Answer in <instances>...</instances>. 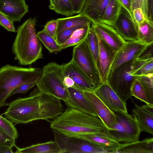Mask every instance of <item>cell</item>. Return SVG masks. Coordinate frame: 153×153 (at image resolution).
Instances as JSON below:
<instances>
[{
  "label": "cell",
  "instance_id": "1",
  "mask_svg": "<svg viewBox=\"0 0 153 153\" xmlns=\"http://www.w3.org/2000/svg\"><path fill=\"white\" fill-rule=\"evenodd\" d=\"M61 100L35 88L28 97L18 98L7 103L3 114L15 125L39 120H54L64 111Z\"/></svg>",
  "mask_w": 153,
  "mask_h": 153
},
{
  "label": "cell",
  "instance_id": "2",
  "mask_svg": "<svg viewBox=\"0 0 153 153\" xmlns=\"http://www.w3.org/2000/svg\"><path fill=\"white\" fill-rule=\"evenodd\" d=\"M50 127L64 135L78 137L107 131L99 117L69 107L51 121Z\"/></svg>",
  "mask_w": 153,
  "mask_h": 153
},
{
  "label": "cell",
  "instance_id": "3",
  "mask_svg": "<svg viewBox=\"0 0 153 153\" xmlns=\"http://www.w3.org/2000/svg\"><path fill=\"white\" fill-rule=\"evenodd\" d=\"M36 22L35 18H30L17 28L12 50L14 59L20 65H30L43 58L42 46L35 28Z\"/></svg>",
  "mask_w": 153,
  "mask_h": 153
},
{
  "label": "cell",
  "instance_id": "4",
  "mask_svg": "<svg viewBox=\"0 0 153 153\" xmlns=\"http://www.w3.org/2000/svg\"><path fill=\"white\" fill-rule=\"evenodd\" d=\"M40 68H27L7 64L0 68V108L7 105L6 101L11 93L20 85L37 82L41 76Z\"/></svg>",
  "mask_w": 153,
  "mask_h": 153
},
{
  "label": "cell",
  "instance_id": "5",
  "mask_svg": "<svg viewBox=\"0 0 153 153\" xmlns=\"http://www.w3.org/2000/svg\"><path fill=\"white\" fill-rule=\"evenodd\" d=\"M42 70V74L36 84L37 88L44 93L66 101L69 94L63 81L62 65L51 62L44 66Z\"/></svg>",
  "mask_w": 153,
  "mask_h": 153
},
{
  "label": "cell",
  "instance_id": "6",
  "mask_svg": "<svg viewBox=\"0 0 153 153\" xmlns=\"http://www.w3.org/2000/svg\"><path fill=\"white\" fill-rule=\"evenodd\" d=\"M137 59L123 63L113 71L111 70L107 83L124 102L131 99V88L133 81L138 76L132 74L138 70Z\"/></svg>",
  "mask_w": 153,
  "mask_h": 153
},
{
  "label": "cell",
  "instance_id": "7",
  "mask_svg": "<svg viewBox=\"0 0 153 153\" xmlns=\"http://www.w3.org/2000/svg\"><path fill=\"white\" fill-rule=\"evenodd\" d=\"M114 112L117 122L111 129H107L108 136L122 143L138 141L141 131L135 116L120 111Z\"/></svg>",
  "mask_w": 153,
  "mask_h": 153
},
{
  "label": "cell",
  "instance_id": "8",
  "mask_svg": "<svg viewBox=\"0 0 153 153\" xmlns=\"http://www.w3.org/2000/svg\"><path fill=\"white\" fill-rule=\"evenodd\" d=\"M71 60L97 88L102 84L96 65L89 48L87 37L74 47Z\"/></svg>",
  "mask_w": 153,
  "mask_h": 153
},
{
  "label": "cell",
  "instance_id": "9",
  "mask_svg": "<svg viewBox=\"0 0 153 153\" xmlns=\"http://www.w3.org/2000/svg\"><path fill=\"white\" fill-rule=\"evenodd\" d=\"M54 140L63 153H112L114 150L97 146L82 138L64 135L52 130Z\"/></svg>",
  "mask_w": 153,
  "mask_h": 153
},
{
  "label": "cell",
  "instance_id": "10",
  "mask_svg": "<svg viewBox=\"0 0 153 153\" xmlns=\"http://www.w3.org/2000/svg\"><path fill=\"white\" fill-rule=\"evenodd\" d=\"M91 24L96 35L115 53L125 45L126 41L113 27L99 21Z\"/></svg>",
  "mask_w": 153,
  "mask_h": 153
},
{
  "label": "cell",
  "instance_id": "11",
  "mask_svg": "<svg viewBox=\"0 0 153 153\" xmlns=\"http://www.w3.org/2000/svg\"><path fill=\"white\" fill-rule=\"evenodd\" d=\"M112 27L125 40H137V25L128 12L122 6Z\"/></svg>",
  "mask_w": 153,
  "mask_h": 153
},
{
  "label": "cell",
  "instance_id": "12",
  "mask_svg": "<svg viewBox=\"0 0 153 153\" xmlns=\"http://www.w3.org/2000/svg\"><path fill=\"white\" fill-rule=\"evenodd\" d=\"M148 45L138 40L126 41L116 53L111 70H114L123 63L137 59Z\"/></svg>",
  "mask_w": 153,
  "mask_h": 153
},
{
  "label": "cell",
  "instance_id": "13",
  "mask_svg": "<svg viewBox=\"0 0 153 153\" xmlns=\"http://www.w3.org/2000/svg\"><path fill=\"white\" fill-rule=\"evenodd\" d=\"M95 112L107 129H111L117 122L114 112L98 97L94 91H83Z\"/></svg>",
  "mask_w": 153,
  "mask_h": 153
},
{
  "label": "cell",
  "instance_id": "14",
  "mask_svg": "<svg viewBox=\"0 0 153 153\" xmlns=\"http://www.w3.org/2000/svg\"><path fill=\"white\" fill-rule=\"evenodd\" d=\"M62 74L71 78L75 88L82 91H94L95 85L71 60L68 63L62 65Z\"/></svg>",
  "mask_w": 153,
  "mask_h": 153
},
{
  "label": "cell",
  "instance_id": "15",
  "mask_svg": "<svg viewBox=\"0 0 153 153\" xmlns=\"http://www.w3.org/2000/svg\"><path fill=\"white\" fill-rule=\"evenodd\" d=\"M97 36L99 42V52L97 67L101 83H107L108 77L116 53Z\"/></svg>",
  "mask_w": 153,
  "mask_h": 153
},
{
  "label": "cell",
  "instance_id": "16",
  "mask_svg": "<svg viewBox=\"0 0 153 153\" xmlns=\"http://www.w3.org/2000/svg\"><path fill=\"white\" fill-rule=\"evenodd\" d=\"M94 91L112 111H120L127 112L126 103L119 98L108 83L102 84Z\"/></svg>",
  "mask_w": 153,
  "mask_h": 153
},
{
  "label": "cell",
  "instance_id": "17",
  "mask_svg": "<svg viewBox=\"0 0 153 153\" xmlns=\"http://www.w3.org/2000/svg\"><path fill=\"white\" fill-rule=\"evenodd\" d=\"M25 0H0V12L13 22H19L28 11Z\"/></svg>",
  "mask_w": 153,
  "mask_h": 153
},
{
  "label": "cell",
  "instance_id": "18",
  "mask_svg": "<svg viewBox=\"0 0 153 153\" xmlns=\"http://www.w3.org/2000/svg\"><path fill=\"white\" fill-rule=\"evenodd\" d=\"M69 97L64 102L68 107L76 109L97 117L95 112L83 91L74 87L67 88Z\"/></svg>",
  "mask_w": 153,
  "mask_h": 153
},
{
  "label": "cell",
  "instance_id": "19",
  "mask_svg": "<svg viewBox=\"0 0 153 153\" xmlns=\"http://www.w3.org/2000/svg\"><path fill=\"white\" fill-rule=\"evenodd\" d=\"M110 0H85L79 13L90 19L92 22L100 21Z\"/></svg>",
  "mask_w": 153,
  "mask_h": 153
},
{
  "label": "cell",
  "instance_id": "20",
  "mask_svg": "<svg viewBox=\"0 0 153 153\" xmlns=\"http://www.w3.org/2000/svg\"><path fill=\"white\" fill-rule=\"evenodd\" d=\"M114 153H153V138L128 143H122Z\"/></svg>",
  "mask_w": 153,
  "mask_h": 153
},
{
  "label": "cell",
  "instance_id": "21",
  "mask_svg": "<svg viewBox=\"0 0 153 153\" xmlns=\"http://www.w3.org/2000/svg\"><path fill=\"white\" fill-rule=\"evenodd\" d=\"M132 100L135 108L131 110L132 114L135 116L141 132L153 135V114L146 111Z\"/></svg>",
  "mask_w": 153,
  "mask_h": 153
},
{
  "label": "cell",
  "instance_id": "22",
  "mask_svg": "<svg viewBox=\"0 0 153 153\" xmlns=\"http://www.w3.org/2000/svg\"><path fill=\"white\" fill-rule=\"evenodd\" d=\"M105 132L102 131L83 135L78 137L85 140L97 146L112 149L114 150L113 153H114L115 151L121 145L122 143L110 138L106 134Z\"/></svg>",
  "mask_w": 153,
  "mask_h": 153
},
{
  "label": "cell",
  "instance_id": "23",
  "mask_svg": "<svg viewBox=\"0 0 153 153\" xmlns=\"http://www.w3.org/2000/svg\"><path fill=\"white\" fill-rule=\"evenodd\" d=\"M17 153H63L57 143L54 140L33 145L23 148L16 146Z\"/></svg>",
  "mask_w": 153,
  "mask_h": 153
},
{
  "label": "cell",
  "instance_id": "24",
  "mask_svg": "<svg viewBox=\"0 0 153 153\" xmlns=\"http://www.w3.org/2000/svg\"><path fill=\"white\" fill-rule=\"evenodd\" d=\"M56 34L67 29L91 24L92 21L84 15L79 13L73 16L57 19Z\"/></svg>",
  "mask_w": 153,
  "mask_h": 153
},
{
  "label": "cell",
  "instance_id": "25",
  "mask_svg": "<svg viewBox=\"0 0 153 153\" xmlns=\"http://www.w3.org/2000/svg\"><path fill=\"white\" fill-rule=\"evenodd\" d=\"M121 6L119 0H110L100 22L112 27L118 17Z\"/></svg>",
  "mask_w": 153,
  "mask_h": 153
},
{
  "label": "cell",
  "instance_id": "26",
  "mask_svg": "<svg viewBox=\"0 0 153 153\" xmlns=\"http://www.w3.org/2000/svg\"><path fill=\"white\" fill-rule=\"evenodd\" d=\"M137 25V40L148 45L153 43V22L146 20Z\"/></svg>",
  "mask_w": 153,
  "mask_h": 153
},
{
  "label": "cell",
  "instance_id": "27",
  "mask_svg": "<svg viewBox=\"0 0 153 153\" xmlns=\"http://www.w3.org/2000/svg\"><path fill=\"white\" fill-rule=\"evenodd\" d=\"M91 24L84 26L74 30L70 37L64 43L60 45L61 50L76 45L84 40L87 37L91 27Z\"/></svg>",
  "mask_w": 153,
  "mask_h": 153
},
{
  "label": "cell",
  "instance_id": "28",
  "mask_svg": "<svg viewBox=\"0 0 153 153\" xmlns=\"http://www.w3.org/2000/svg\"><path fill=\"white\" fill-rule=\"evenodd\" d=\"M49 8L56 13L69 16L74 14L70 0H50Z\"/></svg>",
  "mask_w": 153,
  "mask_h": 153
},
{
  "label": "cell",
  "instance_id": "29",
  "mask_svg": "<svg viewBox=\"0 0 153 153\" xmlns=\"http://www.w3.org/2000/svg\"><path fill=\"white\" fill-rule=\"evenodd\" d=\"M37 35L41 41L49 51L52 53H57L61 50L60 45L53 38L44 30L38 32Z\"/></svg>",
  "mask_w": 153,
  "mask_h": 153
},
{
  "label": "cell",
  "instance_id": "30",
  "mask_svg": "<svg viewBox=\"0 0 153 153\" xmlns=\"http://www.w3.org/2000/svg\"><path fill=\"white\" fill-rule=\"evenodd\" d=\"M137 79L145 91L148 104L153 105V73L139 76Z\"/></svg>",
  "mask_w": 153,
  "mask_h": 153
},
{
  "label": "cell",
  "instance_id": "31",
  "mask_svg": "<svg viewBox=\"0 0 153 153\" xmlns=\"http://www.w3.org/2000/svg\"><path fill=\"white\" fill-rule=\"evenodd\" d=\"M87 38L90 51L97 66L99 52V42L97 36L91 26Z\"/></svg>",
  "mask_w": 153,
  "mask_h": 153
},
{
  "label": "cell",
  "instance_id": "32",
  "mask_svg": "<svg viewBox=\"0 0 153 153\" xmlns=\"http://www.w3.org/2000/svg\"><path fill=\"white\" fill-rule=\"evenodd\" d=\"M131 91L132 96H134L141 101L148 104L147 97L145 90L141 83L136 79L133 81L131 86Z\"/></svg>",
  "mask_w": 153,
  "mask_h": 153
},
{
  "label": "cell",
  "instance_id": "33",
  "mask_svg": "<svg viewBox=\"0 0 153 153\" xmlns=\"http://www.w3.org/2000/svg\"><path fill=\"white\" fill-rule=\"evenodd\" d=\"M0 127L15 140L17 139L19 135L14 125L11 121L0 115Z\"/></svg>",
  "mask_w": 153,
  "mask_h": 153
},
{
  "label": "cell",
  "instance_id": "34",
  "mask_svg": "<svg viewBox=\"0 0 153 153\" xmlns=\"http://www.w3.org/2000/svg\"><path fill=\"white\" fill-rule=\"evenodd\" d=\"M84 26L67 29L57 34L55 39L57 43L59 45L62 44L70 37L74 30Z\"/></svg>",
  "mask_w": 153,
  "mask_h": 153
},
{
  "label": "cell",
  "instance_id": "35",
  "mask_svg": "<svg viewBox=\"0 0 153 153\" xmlns=\"http://www.w3.org/2000/svg\"><path fill=\"white\" fill-rule=\"evenodd\" d=\"M15 140L0 127V146L16 147Z\"/></svg>",
  "mask_w": 153,
  "mask_h": 153
},
{
  "label": "cell",
  "instance_id": "36",
  "mask_svg": "<svg viewBox=\"0 0 153 153\" xmlns=\"http://www.w3.org/2000/svg\"><path fill=\"white\" fill-rule=\"evenodd\" d=\"M152 73H153V59L148 61L132 75L139 76Z\"/></svg>",
  "mask_w": 153,
  "mask_h": 153
},
{
  "label": "cell",
  "instance_id": "37",
  "mask_svg": "<svg viewBox=\"0 0 153 153\" xmlns=\"http://www.w3.org/2000/svg\"><path fill=\"white\" fill-rule=\"evenodd\" d=\"M57 26V20H53L46 23L43 30L55 39L56 34Z\"/></svg>",
  "mask_w": 153,
  "mask_h": 153
},
{
  "label": "cell",
  "instance_id": "38",
  "mask_svg": "<svg viewBox=\"0 0 153 153\" xmlns=\"http://www.w3.org/2000/svg\"><path fill=\"white\" fill-rule=\"evenodd\" d=\"M13 22L0 12V25L9 32H16Z\"/></svg>",
  "mask_w": 153,
  "mask_h": 153
},
{
  "label": "cell",
  "instance_id": "39",
  "mask_svg": "<svg viewBox=\"0 0 153 153\" xmlns=\"http://www.w3.org/2000/svg\"><path fill=\"white\" fill-rule=\"evenodd\" d=\"M153 59V43L148 45L137 59L139 60H147Z\"/></svg>",
  "mask_w": 153,
  "mask_h": 153
},
{
  "label": "cell",
  "instance_id": "40",
  "mask_svg": "<svg viewBox=\"0 0 153 153\" xmlns=\"http://www.w3.org/2000/svg\"><path fill=\"white\" fill-rule=\"evenodd\" d=\"M36 82H31L23 84L14 89L10 94V97L18 93L25 94L29 90L36 85Z\"/></svg>",
  "mask_w": 153,
  "mask_h": 153
},
{
  "label": "cell",
  "instance_id": "41",
  "mask_svg": "<svg viewBox=\"0 0 153 153\" xmlns=\"http://www.w3.org/2000/svg\"><path fill=\"white\" fill-rule=\"evenodd\" d=\"M132 13L134 20L137 25L142 23L146 19L142 10L140 7L133 10Z\"/></svg>",
  "mask_w": 153,
  "mask_h": 153
},
{
  "label": "cell",
  "instance_id": "42",
  "mask_svg": "<svg viewBox=\"0 0 153 153\" xmlns=\"http://www.w3.org/2000/svg\"><path fill=\"white\" fill-rule=\"evenodd\" d=\"M85 0H70L74 14L79 13Z\"/></svg>",
  "mask_w": 153,
  "mask_h": 153
},
{
  "label": "cell",
  "instance_id": "43",
  "mask_svg": "<svg viewBox=\"0 0 153 153\" xmlns=\"http://www.w3.org/2000/svg\"><path fill=\"white\" fill-rule=\"evenodd\" d=\"M119 1L122 6L128 12L134 20L133 17L131 9L132 0H119Z\"/></svg>",
  "mask_w": 153,
  "mask_h": 153
},
{
  "label": "cell",
  "instance_id": "44",
  "mask_svg": "<svg viewBox=\"0 0 153 153\" xmlns=\"http://www.w3.org/2000/svg\"><path fill=\"white\" fill-rule=\"evenodd\" d=\"M139 4L140 7L142 9L146 19H149V18L148 0H139Z\"/></svg>",
  "mask_w": 153,
  "mask_h": 153
},
{
  "label": "cell",
  "instance_id": "45",
  "mask_svg": "<svg viewBox=\"0 0 153 153\" xmlns=\"http://www.w3.org/2000/svg\"><path fill=\"white\" fill-rule=\"evenodd\" d=\"M62 79L64 84L67 88H75L74 82L71 78L67 76L62 75Z\"/></svg>",
  "mask_w": 153,
  "mask_h": 153
},
{
  "label": "cell",
  "instance_id": "46",
  "mask_svg": "<svg viewBox=\"0 0 153 153\" xmlns=\"http://www.w3.org/2000/svg\"><path fill=\"white\" fill-rule=\"evenodd\" d=\"M153 0H148V8L149 19L153 21Z\"/></svg>",
  "mask_w": 153,
  "mask_h": 153
},
{
  "label": "cell",
  "instance_id": "47",
  "mask_svg": "<svg viewBox=\"0 0 153 153\" xmlns=\"http://www.w3.org/2000/svg\"><path fill=\"white\" fill-rule=\"evenodd\" d=\"M12 148L0 146V153H13L12 151Z\"/></svg>",
  "mask_w": 153,
  "mask_h": 153
},
{
  "label": "cell",
  "instance_id": "48",
  "mask_svg": "<svg viewBox=\"0 0 153 153\" xmlns=\"http://www.w3.org/2000/svg\"><path fill=\"white\" fill-rule=\"evenodd\" d=\"M141 106L146 111L153 114V105L146 104Z\"/></svg>",
  "mask_w": 153,
  "mask_h": 153
},
{
  "label": "cell",
  "instance_id": "49",
  "mask_svg": "<svg viewBox=\"0 0 153 153\" xmlns=\"http://www.w3.org/2000/svg\"><path fill=\"white\" fill-rule=\"evenodd\" d=\"M140 7L139 0H132L131 4L132 11L135 9Z\"/></svg>",
  "mask_w": 153,
  "mask_h": 153
}]
</instances>
